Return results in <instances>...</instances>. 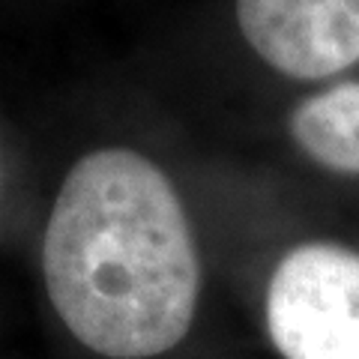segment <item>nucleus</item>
Wrapping results in <instances>:
<instances>
[{
	"label": "nucleus",
	"instance_id": "nucleus-1",
	"mask_svg": "<svg viewBox=\"0 0 359 359\" xmlns=\"http://www.w3.org/2000/svg\"><path fill=\"white\" fill-rule=\"evenodd\" d=\"M42 278L72 339L102 359H159L201 299L192 222L159 165L126 147L81 156L42 237Z\"/></svg>",
	"mask_w": 359,
	"mask_h": 359
},
{
	"label": "nucleus",
	"instance_id": "nucleus-2",
	"mask_svg": "<svg viewBox=\"0 0 359 359\" xmlns=\"http://www.w3.org/2000/svg\"><path fill=\"white\" fill-rule=\"evenodd\" d=\"M282 359H359V252L302 243L278 257L264 297Z\"/></svg>",
	"mask_w": 359,
	"mask_h": 359
},
{
	"label": "nucleus",
	"instance_id": "nucleus-3",
	"mask_svg": "<svg viewBox=\"0 0 359 359\" xmlns=\"http://www.w3.org/2000/svg\"><path fill=\"white\" fill-rule=\"evenodd\" d=\"M237 25L257 57L297 81L359 60V0H237Z\"/></svg>",
	"mask_w": 359,
	"mask_h": 359
},
{
	"label": "nucleus",
	"instance_id": "nucleus-4",
	"mask_svg": "<svg viewBox=\"0 0 359 359\" xmlns=\"http://www.w3.org/2000/svg\"><path fill=\"white\" fill-rule=\"evenodd\" d=\"M287 132L311 162L335 174H359V84H335L290 111Z\"/></svg>",
	"mask_w": 359,
	"mask_h": 359
}]
</instances>
